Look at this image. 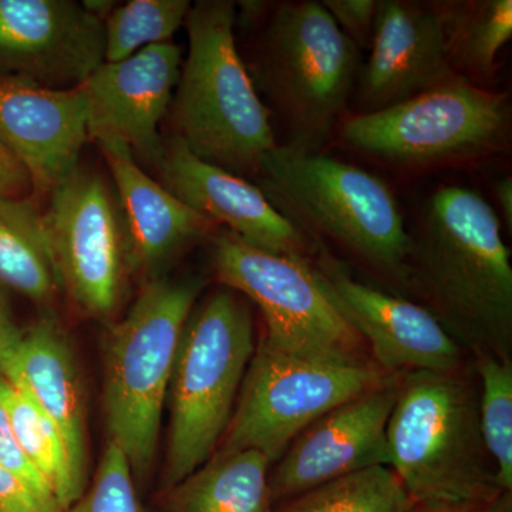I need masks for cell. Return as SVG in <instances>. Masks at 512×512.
I'll use <instances>...</instances> for the list:
<instances>
[{
	"instance_id": "cell-1",
	"label": "cell",
	"mask_w": 512,
	"mask_h": 512,
	"mask_svg": "<svg viewBox=\"0 0 512 512\" xmlns=\"http://www.w3.org/2000/svg\"><path fill=\"white\" fill-rule=\"evenodd\" d=\"M409 234L406 288L461 348L512 360V266L493 207L470 188L446 185Z\"/></svg>"
},
{
	"instance_id": "cell-2",
	"label": "cell",
	"mask_w": 512,
	"mask_h": 512,
	"mask_svg": "<svg viewBox=\"0 0 512 512\" xmlns=\"http://www.w3.org/2000/svg\"><path fill=\"white\" fill-rule=\"evenodd\" d=\"M478 399L474 365L403 373L387 447L389 467L416 507L484 505L505 493L481 434Z\"/></svg>"
},
{
	"instance_id": "cell-3",
	"label": "cell",
	"mask_w": 512,
	"mask_h": 512,
	"mask_svg": "<svg viewBox=\"0 0 512 512\" xmlns=\"http://www.w3.org/2000/svg\"><path fill=\"white\" fill-rule=\"evenodd\" d=\"M235 22L231 0L191 6L184 23L188 53L170 109L174 136L194 156L245 177L258 174L261 158L278 143L269 110L239 56Z\"/></svg>"
},
{
	"instance_id": "cell-4",
	"label": "cell",
	"mask_w": 512,
	"mask_h": 512,
	"mask_svg": "<svg viewBox=\"0 0 512 512\" xmlns=\"http://www.w3.org/2000/svg\"><path fill=\"white\" fill-rule=\"evenodd\" d=\"M256 177L279 212L315 239L335 242L367 268L407 285L410 234L389 185L325 154L278 144Z\"/></svg>"
},
{
	"instance_id": "cell-5",
	"label": "cell",
	"mask_w": 512,
	"mask_h": 512,
	"mask_svg": "<svg viewBox=\"0 0 512 512\" xmlns=\"http://www.w3.org/2000/svg\"><path fill=\"white\" fill-rule=\"evenodd\" d=\"M255 349L254 316L244 296L222 286L195 303L181 335L168 390L171 412L164 473L168 491L214 456Z\"/></svg>"
},
{
	"instance_id": "cell-6",
	"label": "cell",
	"mask_w": 512,
	"mask_h": 512,
	"mask_svg": "<svg viewBox=\"0 0 512 512\" xmlns=\"http://www.w3.org/2000/svg\"><path fill=\"white\" fill-rule=\"evenodd\" d=\"M197 278L147 282L126 315L111 323L104 356L103 407L110 443L136 481L150 474L175 356L200 295Z\"/></svg>"
},
{
	"instance_id": "cell-7",
	"label": "cell",
	"mask_w": 512,
	"mask_h": 512,
	"mask_svg": "<svg viewBox=\"0 0 512 512\" xmlns=\"http://www.w3.org/2000/svg\"><path fill=\"white\" fill-rule=\"evenodd\" d=\"M359 47L313 0L281 3L262 33L251 79L286 130L282 146L320 154L359 77Z\"/></svg>"
},
{
	"instance_id": "cell-8",
	"label": "cell",
	"mask_w": 512,
	"mask_h": 512,
	"mask_svg": "<svg viewBox=\"0 0 512 512\" xmlns=\"http://www.w3.org/2000/svg\"><path fill=\"white\" fill-rule=\"evenodd\" d=\"M218 281L254 302L276 352L323 362H372L365 340L329 298L308 259L269 254L227 229L212 239Z\"/></svg>"
},
{
	"instance_id": "cell-9",
	"label": "cell",
	"mask_w": 512,
	"mask_h": 512,
	"mask_svg": "<svg viewBox=\"0 0 512 512\" xmlns=\"http://www.w3.org/2000/svg\"><path fill=\"white\" fill-rule=\"evenodd\" d=\"M390 376L373 362L303 359L259 342L215 454L258 451L272 466L323 414L375 389Z\"/></svg>"
},
{
	"instance_id": "cell-10",
	"label": "cell",
	"mask_w": 512,
	"mask_h": 512,
	"mask_svg": "<svg viewBox=\"0 0 512 512\" xmlns=\"http://www.w3.org/2000/svg\"><path fill=\"white\" fill-rule=\"evenodd\" d=\"M510 104L463 74L375 113H357L342 124L346 146L407 165L453 163L485 156L507 137Z\"/></svg>"
},
{
	"instance_id": "cell-11",
	"label": "cell",
	"mask_w": 512,
	"mask_h": 512,
	"mask_svg": "<svg viewBox=\"0 0 512 512\" xmlns=\"http://www.w3.org/2000/svg\"><path fill=\"white\" fill-rule=\"evenodd\" d=\"M49 195L43 220L62 291L84 315L111 322L134 275L116 191L99 173L80 165Z\"/></svg>"
},
{
	"instance_id": "cell-12",
	"label": "cell",
	"mask_w": 512,
	"mask_h": 512,
	"mask_svg": "<svg viewBox=\"0 0 512 512\" xmlns=\"http://www.w3.org/2000/svg\"><path fill=\"white\" fill-rule=\"evenodd\" d=\"M316 276L387 375L463 366L464 349L424 306L356 281L318 241Z\"/></svg>"
},
{
	"instance_id": "cell-13",
	"label": "cell",
	"mask_w": 512,
	"mask_h": 512,
	"mask_svg": "<svg viewBox=\"0 0 512 512\" xmlns=\"http://www.w3.org/2000/svg\"><path fill=\"white\" fill-rule=\"evenodd\" d=\"M400 380L402 375L390 376L303 430L269 470L272 504L365 468L390 466L387 423Z\"/></svg>"
},
{
	"instance_id": "cell-14",
	"label": "cell",
	"mask_w": 512,
	"mask_h": 512,
	"mask_svg": "<svg viewBox=\"0 0 512 512\" xmlns=\"http://www.w3.org/2000/svg\"><path fill=\"white\" fill-rule=\"evenodd\" d=\"M183 52L174 42L148 46L117 63L101 64L82 87L89 140L119 141L144 163L163 153L160 123L180 79Z\"/></svg>"
},
{
	"instance_id": "cell-15",
	"label": "cell",
	"mask_w": 512,
	"mask_h": 512,
	"mask_svg": "<svg viewBox=\"0 0 512 512\" xmlns=\"http://www.w3.org/2000/svg\"><path fill=\"white\" fill-rule=\"evenodd\" d=\"M0 63L43 86L79 87L104 63L103 20L74 0H0Z\"/></svg>"
},
{
	"instance_id": "cell-16",
	"label": "cell",
	"mask_w": 512,
	"mask_h": 512,
	"mask_svg": "<svg viewBox=\"0 0 512 512\" xmlns=\"http://www.w3.org/2000/svg\"><path fill=\"white\" fill-rule=\"evenodd\" d=\"M87 141L82 87L53 89L16 74L0 76V143L39 194H50L80 167Z\"/></svg>"
},
{
	"instance_id": "cell-17",
	"label": "cell",
	"mask_w": 512,
	"mask_h": 512,
	"mask_svg": "<svg viewBox=\"0 0 512 512\" xmlns=\"http://www.w3.org/2000/svg\"><path fill=\"white\" fill-rule=\"evenodd\" d=\"M154 167L163 187L212 224L269 254L306 259L308 241L301 228L274 207L261 188L245 178L207 163L180 138L164 143Z\"/></svg>"
},
{
	"instance_id": "cell-18",
	"label": "cell",
	"mask_w": 512,
	"mask_h": 512,
	"mask_svg": "<svg viewBox=\"0 0 512 512\" xmlns=\"http://www.w3.org/2000/svg\"><path fill=\"white\" fill-rule=\"evenodd\" d=\"M454 76L436 6L379 2L372 50L357 77L359 113L389 109Z\"/></svg>"
},
{
	"instance_id": "cell-19",
	"label": "cell",
	"mask_w": 512,
	"mask_h": 512,
	"mask_svg": "<svg viewBox=\"0 0 512 512\" xmlns=\"http://www.w3.org/2000/svg\"><path fill=\"white\" fill-rule=\"evenodd\" d=\"M103 153L130 237L134 275L161 278L165 266L210 234L212 224L174 197L138 165L119 141L96 143Z\"/></svg>"
},
{
	"instance_id": "cell-20",
	"label": "cell",
	"mask_w": 512,
	"mask_h": 512,
	"mask_svg": "<svg viewBox=\"0 0 512 512\" xmlns=\"http://www.w3.org/2000/svg\"><path fill=\"white\" fill-rule=\"evenodd\" d=\"M6 379L23 387L62 434L74 476L87 487L89 430L82 376L70 340L53 318L23 330Z\"/></svg>"
},
{
	"instance_id": "cell-21",
	"label": "cell",
	"mask_w": 512,
	"mask_h": 512,
	"mask_svg": "<svg viewBox=\"0 0 512 512\" xmlns=\"http://www.w3.org/2000/svg\"><path fill=\"white\" fill-rule=\"evenodd\" d=\"M269 468L258 451L214 454L168 491L167 512H272Z\"/></svg>"
},
{
	"instance_id": "cell-22",
	"label": "cell",
	"mask_w": 512,
	"mask_h": 512,
	"mask_svg": "<svg viewBox=\"0 0 512 512\" xmlns=\"http://www.w3.org/2000/svg\"><path fill=\"white\" fill-rule=\"evenodd\" d=\"M0 286L40 306L62 291L43 212L26 198L0 197Z\"/></svg>"
},
{
	"instance_id": "cell-23",
	"label": "cell",
	"mask_w": 512,
	"mask_h": 512,
	"mask_svg": "<svg viewBox=\"0 0 512 512\" xmlns=\"http://www.w3.org/2000/svg\"><path fill=\"white\" fill-rule=\"evenodd\" d=\"M436 8L456 73L491 76L498 53L512 37L511 0L446 2Z\"/></svg>"
},
{
	"instance_id": "cell-24",
	"label": "cell",
	"mask_w": 512,
	"mask_h": 512,
	"mask_svg": "<svg viewBox=\"0 0 512 512\" xmlns=\"http://www.w3.org/2000/svg\"><path fill=\"white\" fill-rule=\"evenodd\" d=\"M2 397L19 446L50 485L62 510L66 511L82 497L86 487L74 476L62 434L29 393L18 384L10 383L6 377Z\"/></svg>"
},
{
	"instance_id": "cell-25",
	"label": "cell",
	"mask_w": 512,
	"mask_h": 512,
	"mask_svg": "<svg viewBox=\"0 0 512 512\" xmlns=\"http://www.w3.org/2000/svg\"><path fill=\"white\" fill-rule=\"evenodd\" d=\"M416 504L389 466L356 471L281 503L272 512H414Z\"/></svg>"
},
{
	"instance_id": "cell-26",
	"label": "cell",
	"mask_w": 512,
	"mask_h": 512,
	"mask_svg": "<svg viewBox=\"0 0 512 512\" xmlns=\"http://www.w3.org/2000/svg\"><path fill=\"white\" fill-rule=\"evenodd\" d=\"M191 10L188 0H130L103 20L104 62L117 63L148 46L171 42Z\"/></svg>"
},
{
	"instance_id": "cell-27",
	"label": "cell",
	"mask_w": 512,
	"mask_h": 512,
	"mask_svg": "<svg viewBox=\"0 0 512 512\" xmlns=\"http://www.w3.org/2000/svg\"><path fill=\"white\" fill-rule=\"evenodd\" d=\"M478 419L501 490L512 493V360L476 352Z\"/></svg>"
},
{
	"instance_id": "cell-28",
	"label": "cell",
	"mask_w": 512,
	"mask_h": 512,
	"mask_svg": "<svg viewBox=\"0 0 512 512\" xmlns=\"http://www.w3.org/2000/svg\"><path fill=\"white\" fill-rule=\"evenodd\" d=\"M64 512H144L138 500L136 478L116 444L107 441L92 483Z\"/></svg>"
},
{
	"instance_id": "cell-29",
	"label": "cell",
	"mask_w": 512,
	"mask_h": 512,
	"mask_svg": "<svg viewBox=\"0 0 512 512\" xmlns=\"http://www.w3.org/2000/svg\"><path fill=\"white\" fill-rule=\"evenodd\" d=\"M5 383V376L0 375V464L10 471L13 476L18 477L23 484L28 485L33 491L49 507L55 510H62L57 503L52 488L46 483L42 474L37 468L30 463L28 456L23 453L22 447L19 446L12 427H10L8 413H6L5 404H3L2 389Z\"/></svg>"
},
{
	"instance_id": "cell-30",
	"label": "cell",
	"mask_w": 512,
	"mask_h": 512,
	"mask_svg": "<svg viewBox=\"0 0 512 512\" xmlns=\"http://www.w3.org/2000/svg\"><path fill=\"white\" fill-rule=\"evenodd\" d=\"M322 5L328 10L339 29L357 47L369 45V40L372 43L379 2L376 0H325Z\"/></svg>"
},
{
	"instance_id": "cell-31",
	"label": "cell",
	"mask_w": 512,
	"mask_h": 512,
	"mask_svg": "<svg viewBox=\"0 0 512 512\" xmlns=\"http://www.w3.org/2000/svg\"><path fill=\"white\" fill-rule=\"evenodd\" d=\"M0 512H64L43 503L18 477L0 464Z\"/></svg>"
},
{
	"instance_id": "cell-32",
	"label": "cell",
	"mask_w": 512,
	"mask_h": 512,
	"mask_svg": "<svg viewBox=\"0 0 512 512\" xmlns=\"http://www.w3.org/2000/svg\"><path fill=\"white\" fill-rule=\"evenodd\" d=\"M23 330L18 328L13 319L8 299L0 286V375L5 376L15 359L22 340Z\"/></svg>"
},
{
	"instance_id": "cell-33",
	"label": "cell",
	"mask_w": 512,
	"mask_h": 512,
	"mask_svg": "<svg viewBox=\"0 0 512 512\" xmlns=\"http://www.w3.org/2000/svg\"><path fill=\"white\" fill-rule=\"evenodd\" d=\"M32 187L22 164L0 143V197L23 198Z\"/></svg>"
},
{
	"instance_id": "cell-34",
	"label": "cell",
	"mask_w": 512,
	"mask_h": 512,
	"mask_svg": "<svg viewBox=\"0 0 512 512\" xmlns=\"http://www.w3.org/2000/svg\"><path fill=\"white\" fill-rule=\"evenodd\" d=\"M495 195H497L498 204L503 211L504 220L508 228L512 227V178L505 177L495 185Z\"/></svg>"
},
{
	"instance_id": "cell-35",
	"label": "cell",
	"mask_w": 512,
	"mask_h": 512,
	"mask_svg": "<svg viewBox=\"0 0 512 512\" xmlns=\"http://www.w3.org/2000/svg\"><path fill=\"white\" fill-rule=\"evenodd\" d=\"M484 505H431V507H416L414 512H483Z\"/></svg>"
},
{
	"instance_id": "cell-36",
	"label": "cell",
	"mask_w": 512,
	"mask_h": 512,
	"mask_svg": "<svg viewBox=\"0 0 512 512\" xmlns=\"http://www.w3.org/2000/svg\"><path fill=\"white\" fill-rule=\"evenodd\" d=\"M483 512H512V493H501L484 504Z\"/></svg>"
}]
</instances>
